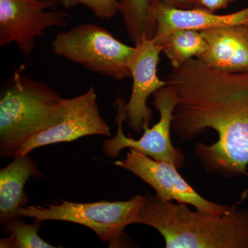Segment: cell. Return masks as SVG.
Here are the masks:
<instances>
[{
	"label": "cell",
	"mask_w": 248,
	"mask_h": 248,
	"mask_svg": "<svg viewBox=\"0 0 248 248\" xmlns=\"http://www.w3.org/2000/svg\"><path fill=\"white\" fill-rule=\"evenodd\" d=\"M51 46L55 55L94 73L116 80L131 77L128 63L135 47L124 45L99 26L86 23L60 32Z\"/></svg>",
	"instance_id": "obj_5"
},
{
	"label": "cell",
	"mask_w": 248,
	"mask_h": 248,
	"mask_svg": "<svg viewBox=\"0 0 248 248\" xmlns=\"http://www.w3.org/2000/svg\"><path fill=\"white\" fill-rule=\"evenodd\" d=\"M67 9L78 4L84 5L92 10L96 16L100 19H111L118 12L120 0H61Z\"/></svg>",
	"instance_id": "obj_17"
},
{
	"label": "cell",
	"mask_w": 248,
	"mask_h": 248,
	"mask_svg": "<svg viewBox=\"0 0 248 248\" xmlns=\"http://www.w3.org/2000/svg\"><path fill=\"white\" fill-rule=\"evenodd\" d=\"M235 1H236V0H232V3L234 2Z\"/></svg>",
	"instance_id": "obj_21"
},
{
	"label": "cell",
	"mask_w": 248,
	"mask_h": 248,
	"mask_svg": "<svg viewBox=\"0 0 248 248\" xmlns=\"http://www.w3.org/2000/svg\"><path fill=\"white\" fill-rule=\"evenodd\" d=\"M153 95V104L159 112V121L153 128L145 129L141 138L138 140L127 138L124 135L122 122L126 120L125 103L121 98L116 100L117 133L115 138L108 139L103 143V153L109 157L116 158L124 148H131L153 159L166 161L180 169L185 162V156L182 151L173 146L170 138L173 114L179 103L177 91L172 85L168 84Z\"/></svg>",
	"instance_id": "obj_6"
},
{
	"label": "cell",
	"mask_w": 248,
	"mask_h": 248,
	"mask_svg": "<svg viewBox=\"0 0 248 248\" xmlns=\"http://www.w3.org/2000/svg\"><path fill=\"white\" fill-rule=\"evenodd\" d=\"M138 224L162 235L167 248H248V210L234 205L223 215L192 211L147 193Z\"/></svg>",
	"instance_id": "obj_2"
},
{
	"label": "cell",
	"mask_w": 248,
	"mask_h": 248,
	"mask_svg": "<svg viewBox=\"0 0 248 248\" xmlns=\"http://www.w3.org/2000/svg\"><path fill=\"white\" fill-rule=\"evenodd\" d=\"M163 48L153 40H143L135 45V50L128 63L133 78V89L125 113L128 126L137 133L149 128L153 111L147 106L148 98L169 82L157 76L160 53Z\"/></svg>",
	"instance_id": "obj_10"
},
{
	"label": "cell",
	"mask_w": 248,
	"mask_h": 248,
	"mask_svg": "<svg viewBox=\"0 0 248 248\" xmlns=\"http://www.w3.org/2000/svg\"><path fill=\"white\" fill-rule=\"evenodd\" d=\"M89 135L111 137L110 127L99 113L97 94L93 87L81 95L66 99L61 122L29 138L19 147L14 157L27 156L40 147L73 141Z\"/></svg>",
	"instance_id": "obj_9"
},
{
	"label": "cell",
	"mask_w": 248,
	"mask_h": 248,
	"mask_svg": "<svg viewBox=\"0 0 248 248\" xmlns=\"http://www.w3.org/2000/svg\"><path fill=\"white\" fill-rule=\"evenodd\" d=\"M146 196L136 195L125 202L79 203L62 201L60 204L22 207L21 217L36 221H62L82 225L92 230L104 242L115 243L125 235V228L138 223Z\"/></svg>",
	"instance_id": "obj_4"
},
{
	"label": "cell",
	"mask_w": 248,
	"mask_h": 248,
	"mask_svg": "<svg viewBox=\"0 0 248 248\" xmlns=\"http://www.w3.org/2000/svg\"><path fill=\"white\" fill-rule=\"evenodd\" d=\"M42 173L30 156L14 157V161L0 170V223L5 224L21 217L19 210L29 198L24 186L31 177L40 178Z\"/></svg>",
	"instance_id": "obj_13"
},
{
	"label": "cell",
	"mask_w": 248,
	"mask_h": 248,
	"mask_svg": "<svg viewBox=\"0 0 248 248\" xmlns=\"http://www.w3.org/2000/svg\"><path fill=\"white\" fill-rule=\"evenodd\" d=\"M200 32L208 48L199 60L219 71L248 72V24L213 28Z\"/></svg>",
	"instance_id": "obj_12"
},
{
	"label": "cell",
	"mask_w": 248,
	"mask_h": 248,
	"mask_svg": "<svg viewBox=\"0 0 248 248\" xmlns=\"http://www.w3.org/2000/svg\"><path fill=\"white\" fill-rule=\"evenodd\" d=\"M53 2L48 0H0V46L17 44L29 57L36 38L45 36L52 27H66L71 16L62 11H46Z\"/></svg>",
	"instance_id": "obj_7"
},
{
	"label": "cell",
	"mask_w": 248,
	"mask_h": 248,
	"mask_svg": "<svg viewBox=\"0 0 248 248\" xmlns=\"http://www.w3.org/2000/svg\"><path fill=\"white\" fill-rule=\"evenodd\" d=\"M160 2L181 9H191L195 8L197 0H158Z\"/></svg>",
	"instance_id": "obj_19"
},
{
	"label": "cell",
	"mask_w": 248,
	"mask_h": 248,
	"mask_svg": "<svg viewBox=\"0 0 248 248\" xmlns=\"http://www.w3.org/2000/svg\"><path fill=\"white\" fill-rule=\"evenodd\" d=\"M66 99L48 85L16 70L0 99L1 156L14 157L29 138L60 123Z\"/></svg>",
	"instance_id": "obj_3"
},
{
	"label": "cell",
	"mask_w": 248,
	"mask_h": 248,
	"mask_svg": "<svg viewBox=\"0 0 248 248\" xmlns=\"http://www.w3.org/2000/svg\"><path fill=\"white\" fill-rule=\"evenodd\" d=\"M151 12L156 24L153 40L157 45L174 31L186 29L200 32L213 28L248 24V7L233 14L217 15L197 8L177 9L155 0Z\"/></svg>",
	"instance_id": "obj_11"
},
{
	"label": "cell",
	"mask_w": 248,
	"mask_h": 248,
	"mask_svg": "<svg viewBox=\"0 0 248 248\" xmlns=\"http://www.w3.org/2000/svg\"><path fill=\"white\" fill-rule=\"evenodd\" d=\"M48 1H52V2H55V1H56V0H48Z\"/></svg>",
	"instance_id": "obj_20"
},
{
	"label": "cell",
	"mask_w": 248,
	"mask_h": 248,
	"mask_svg": "<svg viewBox=\"0 0 248 248\" xmlns=\"http://www.w3.org/2000/svg\"><path fill=\"white\" fill-rule=\"evenodd\" d=\"M232 3V0H197L195 8L215 13L218 10L226 9Z\"/></svg>",
	"instance_id": "obj_18"
},
{
	"label": "cell",
	"mask_w": 248,
	"mask_h": 248,
	"mask_svg": "<svg viewBox=\"0 0 248 248\" xmlns=\"http://www.w3.org/2000/svg\"><path fill=\"white\" fill-rule=\"evenodd\" d=\"M159 45L172 68H179L194 57L200 58L208 48L200 32L186 29L174 31L165 37Z\"/></svg>",
	"instance_id": "obj_15"
},
{
	"label": "cell",
	"mask_w": 248,
	"mask_h": 248,
	"mask_svg": "<svg viewBox=\"0 0 248 248\" xmlns=\"http://www.w3.org/2000/svg\"><path fill=\"white\" fill-rule=\"evenodd\" d=\"M155 0H120L118 12L123 17L130 40L138 45L143 40H153L156 24L151 9Z\"/></svg>",
	"instance_id": "obj_14"
},
{
	"label": "cell",
	"mask_w": 248,
	"mask_h": 248,
	"mask_svg": "<svg viewBox=\"0 0 248 248\" xmlns=\"http://www.w3.org/2000/svg\"><path fill=\"white\" fill-rule=\"evenodd\" d=\"M4 231L10 233L8 237L1 239L0 248H55L38 236L41 228L40 221L27 223L19 218L5 223Z\"/></svg>",
	"instance_id": "obj_16"
},
{
	"label": "cell",
	"mask_w": 248,
	"mask_h": 248,
	"mask_svg": "<svg viewBox=\"0 0 248 248\" xmlns=\"http://www.w3.org/2000/svg\"><path fill=\"white\" fill-rule=\"evenodd\" d=\"M168 82L179 97L172 128L181 141L208 128L218 133L213 144H195L205 170L228 177L248 176V72L219 71L192 58L172 68Z\"/></svg>",
	"instance_id": "obj_1"
},
{
	"label": "cell",
	"mask_w": 248,
	"mask_h": 248,
	"mask_svg": "<svg viewBox=\"0 0 248 248\" xmlns=\"http://www.w3.org/2000/svg\"><path fill=\"white\" fill-rule=\"evenodd\" d=\"M115 164L151 186L161 200L189 204L197 210L218 216L224 215L229 208L204 199L178 172L174 165L153 159L133 148H129L126 157L116 161Z\"/></svg>",
	"instance_id": "obj_8"
}]
</instances>
